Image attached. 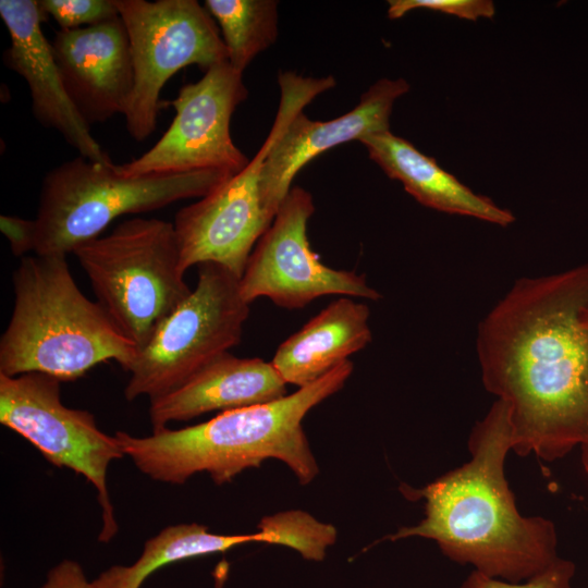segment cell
Instances as JSON below:
<instances>
[{"instance_id":"e0dca14e","label":"cell","mask_w":588,"mask_h":588,"mask_svg":"<svg viewBox=\"0 0 588 588\" xmlns=\"http://www.w3.org/2000/svg\"><path fill=\"white\" fill-rule=\"evenodd\" d=\"M369 316L365 303L341 297L282 342L271 364L286 384L309 385L367 346Z\"/></svg>"},{"instance_id":"d4e9b609","label":"cell","mask_w":588,"mask_h":588,"mask_svg":"<svg viewBox=\"0 0 588 588\" xmlns=\"http://www.w3.org/2000/svg\"><path fill=\"white\" fill-rule=\"evenodd\" d=\"M39 588H95L89 583L82 566L72 560H64L47 575V579Z\"/></svg>"},{"instance_id":"7402d4cb","label":"cell","mask_w":588,"mask_h":588,"mask_svg":"<svg viewBox=\"0 0 588 588\" xmlns=\"http://www.w3.org/2000/svg\"><path fill=\"white\" fill-rule=\"evenodd\" d=\"M575 572L576 565L563 558H559L542 573L520 583L489 577L473 569L461 588H572Z\"/></svg>"},{"instance_id":"484cf974","label":"cell","mask_w":588,"mask_h":588,"mask_svg":"<svg viewBox=\"0 0 588 588\" xmlns=\"http://www.w3.org/2000/svg\"><path fill=\"white\" fill-rule=\"evenodd\" d=\"M585 319L588 322V307L585 310ZM580 461L584 470L588 474V441L580 445Z\"/></svg>"},{"instance_id":"44dd1931","label":"cell","mask_w":588,"mask_h":588,"mask_svg":"<svg viewBox=\"0 0 588 588\" xmlns=\"http://www.w3.org/2000/svg\"><path fill=\"white\" fill-rule=\"evenodd\" d=\"M38 5L61 30L97 25L120 15L115 0H40Z\"/></svg>"},{"instance_id":"9a60e30c","label":"cell","mask_w":588,"mask_h":588,"mask_svg":"<svg viewBox=\"0 0 588 588\" xmlns=\"http://www.w3.org/2000/svg\"><path fill=\"white\" fill-rule=\"evenodd\" d=\"M0 16L10 36L3 63L25 79L36 120L58 131L79 156L95 162H111L66 94L51 41L41 28L45 15L38 1L0 0Z\"/></svg>"},{"instance_id":"8992f818","label":"cell","mask_w":588,"mask_h":588,"mask_svg":"<svg viewBox=\"0 0 588 588\" xmlns=\"http://www.w3.org/2000/svg\"><path fill=\"white\" fill-rule=\"evenodd\" d=\"M97 302L138 351L192 293L173 222L135 217L74 249Z\"/></svg>"},{"instance_id":"5b68a950","label":"cell","mask_w":588,"mask_h":588,"mask_svg":"<svg viewBox=\"0 0 588 588\" xmlns=\"http://www.w3.org/2000/svg\"><path fill=\"white\" fill-rule=\"evenodd\" d=\"M232 175L220 171L125 176L117 164L82 156L44 177L36 222L37 255H66L89 242L117 218L201 198Z\"/></svg>"},{"instance_id":"277c9868","label":"cell","mask_w":588,"mask_h":588,"mask_svg":"<svg viewBox=\"0 0 588 588\" xmlns=\"http://www.w3.org/2000/svg\"><path fill=\"white\" fill-rule=\"evenodd\" d=\"M13 309L0 338V373L72 381L115 360L125 371L138 348L76 284L66 255L24 256L12 274Z\"/></svg>"},{"instance_id":"ac0fdd59","label":"cell","mask_w":588,"mask_h":588,"mask_svg":"<svg viewBox=\"0 0 588 588\" xmlns=\"http://www.w3.org/2000/svg\"><path fill=\"white\" fill-rule=\"evenodd\" d=\"M369 157L392 180L421 205L451 215H461L501 226L514 222L513 213L490 198L474 193L437 161L416 149L409 142L390 131L373 133L359 139Z\"/></svg>"},{"instance_id":"8fae6325","label":"cell","mask_w":588,"mask_h":588,"mask_svg":"<svg viewBox=\"0 0 588 588\" xmlns=\"http://www.w3.org/2000/svg\"><path fill=\"white\" fill-rule=\"evenodd\" d=\"M242 74L226 61L207 69L199 81L183 85L171 101L175 109L171 125L140 157L117 164L118 172L143 176L242 171L249 161L230 133L232 114L248 95Z\"/></svg>"},{"instance_id":"5bb4252c","label":"cell","mask_w":588,"mask_h":588,"mask_svg":"<svg viewBox=\"0 0 588 588\" xmlns=\"http://www.w3.org/2000/svg\"><path fill=\"white\" fill-rule=\"evenodd\" d=\"M409 90L403 79L382 78L365 91L350 112L330 121H313L297 113L272 146L261 171V205L271 224L289 194L293 179L326 150L366 135L390 131L394 101Z\"/></svg>"},{"instance_id":"3957f363","label":"cell","mask_w":588,"mask_h":588,"mask_svg":"<svg viewBox=\"0 0 588 588\" xmlns=\"http://www.w3.org/2000/svg\"><path fill=\"white\" fill-rule=\"evenodd\" d=\"M346 360L314 383L266 404L221 412L185 428H163L150 436L117 431L124 455L154 480L181 485L193 475L209 474L216 485L230 482L248 468L275 458L293 471L301 485L319 473L303 429V419L316 405L340 391L353 372Z\"/></svg>"},{"instance_id":"603a6c76","label":"cell","mask_w":588,"mask_h":588,"mask_svg":"<svg viewBox=\"0 0 588 588\" xmlns=\"http://www.w3.org/2000/svg\"><path fill=\"white\" fill-rule=\"evenodd\" d=\"M388 3V16L393 20L415 9H427L470 21L492 19L495 14L494 3L490 0H390Z\"/></svg>"},{"instance_id":"2e32d148","label":"cell","mask_w":588,"mask_h":588,"mask_svg":"<svg viewBox=\"0 0 588 588\" xmlns=\"http://www.w3.org/2000/svg\"><path fill=\"white\" fill-rule=\"evenodd\" d=\"M286 395V383L271 362L228 352L177 389L150 400L149 417L157 431L171 421L266 404Z\"/></svg>"},{"instance_id":"52a82bcc","label":"cell","mask_w":588,"mask_h":588,"mask_svg":"<svg viewBox=\"0 0 588 588\" xmlns=\"http://www.w3.org/2000/svg\"><path fill=\"white\" fill-rule=\"evenodd\" d=\"M281 99L273 126L248 164L174 217L181 269L216 264L241 279L247 260L270 226L261 205L264 163L287 124L316 96L319 83L295 73L279 76Z\"/></svg>"},{"instance_id":"4fadbf2b","label":"cell","mask_w":588,"mask_h":588,"mask_svg":"<svg viewBox=\"0 0 588 588\" xmlns=\"http://www.w3.org/2000/svg\"><path fill=\"white\" fill-rule=\"evenodd\" d=\"M51 46L66 94L89 126L124 114L134 68L120 15L93 26L60 29Z\"/></svg>"},{"instance_id":"ba28073f","label":"cell","mask_w":588,"mask_h":588,"mask_svg":"<svg viewBox=\"0 0 588 588\" xmlns=\"http://www.w3.org/2000/svg\"><path fill=\"white\" fill-rule=\"evenodd\" d=\"M249 315L240 278L216 264L198 266L196 287L158 327L131 367L127 401L162 396L236 346Z\"/></svg>"},{"instance_id":"ffe728a7","label":"cell","mask_w":588,"mask_h":588,"mask_svg":"<svg viewBox=\"0 0 588 588\" xmlns=\"http://www.w3.org/2000/svg\"><path fill=\"white\" fill-rule=\"evenodd\" d=\"M204 7L221 29L228 62L238 72L277 39L278 1L207 0Z\"/></svg>"},{"instance_id":"30bf717a","label":"cell","mask_w":588,"mask_h":588,"mask_svg":"<svg viewBox=\"0 0 588 588\" xmlns=\"http://www.w3.org/2000/svg\"><path fill=\"white\" fill-rule=\"evenodd\" d=\"M61 381L49 375L0 373V422L36 446L46 460L93 483L101 507L100 541L118 531L107 486L110 463L124 456L115 436L101 431L93 414L61 401Z\"/></svg>"},{"instance_id":"d6986e66","label":"cell","mask_w":588,"mask_h":588,"mask_svg":"<svg viewBox=\"0 0 588 588\" xmlns=\"http://www.w3.org/2000/svg\"><path fill=\"white\" fill-rule=\"evenodd\" d=\"M258 527L255 534L218 535L197 523L168 526L145 542L133 564L111 566L91 583L95 588H139L158 568L185 559L224 552L247 542L279 543L292 549L299 544L298 524L287 512L266 516Z\"/></svg>"},{"instance_id":"9c48e42d","label":"cell","mask_w":588,"mask_h":588,"mask_svg":"<svg viewBox=\"0 0 588 588\" xmlns=\"http://www.w3.org/2000/svg\"><path fill=\"white\" fill-rule=\"evenodd\" d=\"M127 30L134 87L124 112L125 126L137 142L157 125L160 94L181 69L198 65L205 71L226 62L219 27L196 0H115Z\"/></svg>"},{"instance_id":"7c38bea8","label":"cell","mask_w":588,"mask_h":588,"mask_svg":"<svg viewBox=\"0 0 588 588\" xmlns=\"http://www.w3.org/2000/svg\"><path fill=\"white\" fill-rule=\"evenodd\" d=\"M314 211L311 195L302 187H292L256 243L240 279L246 303L268 297L282 308L298 309L326 295L371 301L381 297L364 275L328 267L311 250L307 222Z\"/></svg>"},{"instance_id":"cb8c5ba5","label":"cell","mask_w":588,"mask_h":588,"mask_svg":"<svg viewBox=\"0 0 588 588\" xmlns=\"http://www.w3.org/2000/svg\"><path fill=\"white\" fill-rule=\"evenodd\" d=\"M0 230L8 238L11 252L16 257L27 256L29 252L36 248V222L35 219L28 220L16 216L0 217Z\"/></svg>"},{"instance_id":"7a4b0ae2","label":"cell","mask_w":588,"mask_h":588,"mask_svg":"<svg viewBox=\"0 0 588 588\" xmlns=\"http://www.w3.org/2000/svg\"><path fill=\"white\" fill-rule=\"evenodd\" d=\"M468 450L470 460L462 466L422 488H401L425 501V517L388 539H431L451 561L510 583L542 573L560 558L558 532L550 519L523 516L516 507L504 473L512 450L504 402L497 400L474 426Z\"/></svg>"},{"instance_id":"6da1fadb","label":"cell","mask_w":588,"mask_h":588,"mask_svg":"<svg viewBox=\"0 0 588 588\" xmlns=\"http://www.w3.org/2000/svg\"><path fill=\"white\" fill-rule=\"evenodd\" d=\"M587 307L588 264L518 279L478 324L481 380L519 456L553 462L588 441Z\"/></svg>"}]
</instances>
